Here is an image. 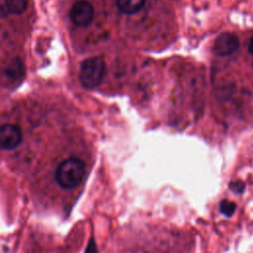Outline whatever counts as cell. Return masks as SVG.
Returning a JSON list of instances; mask_svg holds the SVG:
<instances>
[{
	"instance_id": "cell-5",
	"label": "cell",
	"mask_w": 253,
	"mask_h": 253,
	"mask_svg": "<svg viewBox=\"0 0 253 253\" xmlns=\"http://www.w3.org/2000/svg\"><path fill=\"white\" fill-rule=\"evenodd\" d=\"M239 47V39L232 33L220 34L213 44V51L219 56H227L232 54Z\"/></svg>"
},
{
	"instance_id": "cell-10",
	"label": "cell",
	"mask_w": 253,
	"mask_h": 253,
	"mask_svg": "<svg viewBox=\"0 0 253 253\" xmlns=\"http://www.w3.org/2000/svg\"><path fill=\"white\" fill-rule=\"evenodd\" d=\"M229 188L232 192H234L236 194H241L245 190V184L241 181H236V182H232L229 185Z\"/></svg>"
},
{
	"instance_id": "cell-4",
	"label": "cell",
	"mask_w": 253,
	"mask_h": 253,
	"mask_svg": "<svg viewBox=\"0 0 253 253\" xmlns=\"http://www.w3.org/2000/svg\"><path fill=\"white\" fill-rule=\"evenodd\" d=\"M23 140L21 128L16 125L5 124L0 126V148L12 150L17 148Z\"/></svg>"
},
{
	"instance_id": "cell-9",
	"label": "cell",
	"mask_w": 253,
	"mask_h": 253,
	"mask_svg": "<svg viewBox=\"0 0 253 253\" xmlns=\"http://www.w3.org/2000/svg\"><path fill=\"white\" fill-rule=\"evenodd\" d=\"M235 210H236V204L231 201L223 200L219 204V211L226 216H231L234 213Z\"/></svg>"
},
{
	"instance_id": "cell-2",
	"label": "cell",
	"mask_w": 253,
	"mask_h": 253,
	"mask_svg": "<svg viewBox=\"0 0 253 253\" xmlns=\"http://www.w3.org/2000/svg\"><path fill=\"white\" fill-rule=\"evenodd\" d=\"M106 64L102 57L93 56L86 58L80 66L79 80L81 85L86 89L98 87L104 79Z\"/></svg>"
},
{
	"instance_id": "cell-7",
	"label": "cell",
	"mask_w": 253,
	"mask_h": 253,
	"mask_svg": "<svg viewBox=\"0 0 253 253\" xmlns=\"http://www.w3.org/2000/svg\"><path fill=\"white\" fill-rule=\"evenodd\" d=\"M145 0H116L118 8L125 14L131 15L138 12L144 5Z\"/></svg>"
},
{
	"instance_id": "cell-3",
	"label": "cell",
	"mask_w": 253,
	"mask_h": 253,
	"mask_svg": "<svg viewBox=\"0 0 253 253\" xmlns=\"http://www.w3.org/2000/svg\"><path fill=\"white\" fill-rule=\"evenodd\" d=\"M69 18L74 25L78 27H87L93 21L94 8L86 0L76 1L70 9Z\"/></svg>"
},
{
	"instance_id": "cell-8",
	"label": "cell",
	"mask_w": 253,
	"mask_h": 253,
	"mask_svg": "<svg viewBox=\"0 0 253 253\" xmlns=\"http://www.w3.org/2000/svg\"><path fill=\"white\" fill-rule=\"evenodd\" d=\"M5 5L10 13L20 15L27 10L28 1L27 0H5Z\"/></svg>"
},
{
	"instance_id": "cell-1",
	"label": "cell",
	"mask_w": 253,
	"mask_h": 253,
	"mask_svg": "<svg viewBox=\"0 0 253 253\" xmlns=\"http://www.w3.org/2000/svg\"><path fill=\"white\" fill-rule=\"evenodd\" d=\"M85 174V162L78 157H69L63 160L55 171L57 184L64 189L77 187Z\"/></svg>"
},
{
	"instance_id": "cell-12",
	"label": "cell",
	"mask_w": 253,
	"mask_h": 253,
	"mask_svg": "<svg viewBox=\"0 0 253 253\" xmlns=\"http://www.w3.org/2000/svg\"><path fill=\"white\" fill-rule=\"evenodd\" d=\"M248 51L253 55V37L251 38L250 42H249V45H248Z\"/></svg>"
},
{
	"instance_id": "cell-11",
	"label": "cell",
	"mask_w": 253,
	"mask_h": 253,
	"mask_svg": "<svg viewBox=\"0 0 253 253\" xmlns=\"http://www.w3.org/2000/svg\"><path fill=\"white\" fill-rule=\"evenodd\" d=\"M85 253H98L97 245H96V242H95V240L93 238L89 239V242L87 244Z\"/></svg>"
},
{
	"instance_id": "cell-6",
	"label": "cell",
	"mask_w": 253,
	"mask_h": 253,
	"mask_svg": "<svg viewBox=\"0 0 253 253\" xmlns=\"http://www.w3.org/2000/svg\"><path fill=\"white\" fill-rule=\"evenodd\" d=\"M5 76L12 82L19 81L24 76V64L20 58H13L5 68Z\"/></svg>"
}]
</instances>
